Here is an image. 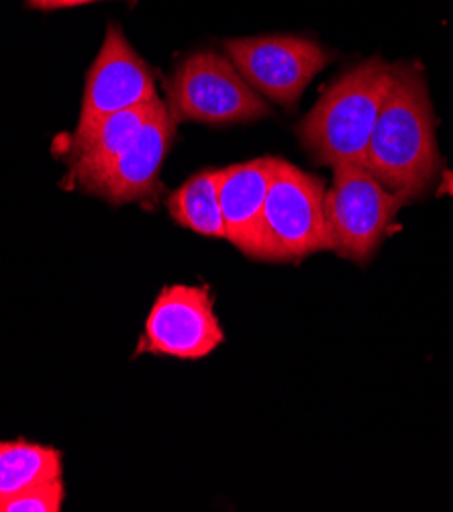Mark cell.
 I'll return each instance as SVG.
<instances>
[{"label": "cell", "mask_w": 453, "mask_h": 512, "mask_svg": "<svg viewBox=\"0 0 453 512\" xmlns=\"http://www.w3.org/2000/svg\"><path fill=\"white\" fill-rule=\"evenodd\" d=\"M364 168L386 190L409 202L423 198L435 186L443 160L421 68L392 66V86L374 125Z\"/></svg>", "instance_id": "cell-1"}, {"label": "cell", "mask_w": 453, "mask_h": 512, "mask_svg": "<svg viewBox=\"0 0 453 512\" xmlns=\"http://www.w3.org/2000/svg\"><path fill=\"white\" fill-rule=\"evenodd\" d=\"M129 109L100 121L86 137L72 141L70 147V182L88 192L121 153L133 143L141 127L154 115L158 102Z\"/></svg>", "instance_id": "cell-11"}, {"label": "cell", "mask_w": 453, "mask_h": 512, "mask_svg": "<svg viewBox=\"0 0 453 512\" xmlns=\"http://www.w3.org/2000/svg\"><path fill=\"white\" fill-rule=\"evenodd\" d=\"M64 478L62 451L25 439L0 441V510L13 498Z\"/></svg>", "instance_id": "cell-12"}, {"label": "cell", "mask_w": 453, "mask_h": 512, "mask_svg": "<svg viewBox=\"0 0 453 512\" xmlns=\"http://www.w3.org/2000/svg\"><path fill=\"white\" fill-rule=\"evenodd\" d=\"M219 174L221 170L198 172L170 194L168 211L176 225L198 235L225 239Z\"/></svg>", "instance_id": "cell-13"}, {"label": "cell", "mask_w": 453, "mask_h": 512, "mask_svg": "<svg viewBox=\"0 0 453 512\" xmlns=\"http://www.w3.org/2000/svg\"><path fill=\"white\" fill-rule=\"evenodd\" d=\"M223 49L251 88L284 109H296L302 92L331 62L319 43L296 35L229 39Z\"/></svg>", "instance_id": "cell-5"}, {"label": "cell", "mask_w": 453, "mask_h": 512, "mask_svg": "<svg viewBox=\"0 0 453 512\" xmlns=\"http://www.w3.org/2000/svg\"><path fill=\"white\" fill-rule=\"evenodd\" d=\"M96 3V0H29V5L35 9L52 11V9H68V7H82Z\"/></svg>", "instance_id": "cell-15"}, {"label": "cell", "mask_w": 453, "mask_h": 512, "mask_svg": "<svg viewBox=\"0 0 453 512\" xmlns=\"http://www.w3.org/2000/svg\"><path fill=\"white\" fill-rule=\"evenodd\" d=\"M156 98V80L149 66L137 56L123 31L109 25L105 43L86 76L74 141L86 137L107 117L149 105Z\"/></svg>", "instance_id": "cell-8"}, {"label": "cell", "mask_w": 453, "mask_h": 512, "mask_svg": "<svg viewBox=\"0 0 453 512\" xmlns=\"http://www.w3.org/2000/svg\"><path fill=\"white\" fill-rule=\"evenodd\" d=\"M407 202L405 196L386 190L364 166L335 168L325 194L331 251L366 266Z\"/></svg>", "instance_id": "cell-4"}, {"label": "cell", "mask_w": 453, "mask_h": 512, "mask_svg": "<svg viewBox=\"0 0 453 512\" xmlns=\"http://www.w3.org/2000/svg\"><path fill=\"white\" fill-rule=\"evenodd\" d=\"M392 86V66L374 56L341 74L296 125L313 160L329 166H364L374 125Z\"/></svg>", "instance_id": "cell-2"}, {"label": "cell", "mask_w": 453, "mask_h": 512, "mask_svg": "<svg viewBox=\"0 0 453 512\" xmlns=\"http://www.w3.org/2000/svg\"><path fill=\"white\" fill-rule=\"evenodd\" d=\"M225 341L209 286L174 284L164 288L147 315L135 355H168L203 360Z\"/></svg>", "instance_id": "cell-7"}, {"label": "cell", "mask_w": 453, "mask_h": 512, "mask_svg": "<svg viewBox=\"0 0 453 512\" xmlns=\"http://www.w3.org/2000/svg\"><path fill=\"white\" fill-rule=\"evenodd\" d=\"M66 500L64 478L56 482L41 484L11 502H7L0 512H60Z\"/></svg>", "instance_id": "cell-14"}, {"label": "cell", "mask_w": 453, "mask_h": 512, "mask_svg": "<svg viewBox=\"0 0 453 512\" xmlns=\"http://www.w3.org/2000/svg\"><path fill=\"white\" fill-rule=\"evenodd\" d=\"M166 107L176 123L235 125L270 117L264 96L215 49L188 56L166 80Z\"/></svg>", "instance_id": "cell-3"}, {"label": "cell", "mask_w": 453, "mask_h": 512, "mask_svg": "<svg viewBox=\"0 0 453 512\" xmlns=\"http://www.w3.org/2000/svg\"><path fill=\"white\" fill-rule=\"evenodd\" d=\"M176 121L160 100L154 115L141 127L133 143L86 192L111 204L149 202L160 194V176L174 143Z\"/></svg>", "instance_id": "cell-10"}, {"label": "cell", "mask_w": 453, "mask_h": 512, "mask_svg": "<svg viewBox=\"0 0 453 512\" xmlns=\"http://www.w3.org/2000/svg\"><path fill=\"white\" fill-rule=\"evenodd\" d=\"M325 194L321 178L276 158L266 196V221L282 264H298L313 253L331 251Z\"/></svg>", "instance_id": "cell-6"}, {"label": "cell", "mask_w": 453, "mask_h": 512, "mask_svg": "<svg viewBox=\"0 0 453 512\" xmlns=\"http://www.w3.org/2000/svg\"><path fill=\"white\" fill-rule=\"evenodd\" d=\"M276 158H260L227 166L219 174V198L225 239L245 258L282 264L266 221V196Z\"/></svg>", "instance_id": "cell-9"}]
</instances>
